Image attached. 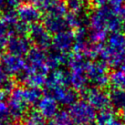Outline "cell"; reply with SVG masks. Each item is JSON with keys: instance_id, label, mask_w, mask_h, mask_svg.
<instances>
[{"instance_id": "3957f363", "label": "cell", "mask_w": 125, "mask_h": 125, "mask_svg": "<svg viewBox=\"0 0 125 125\" xmlns=\"http://www.w3.org/2000/svg\"><path fill=\"white\" fill-rule=\"evenodd\" d=\"M79 94L84 100L99 111L111 108L109 93L105 92L104 89H100L95 87H87Z\"/></svg>"}, {"instance_id": "5b68a950", "label": "cell", "mask_w": 125, "mask_h": 125, "mask_svg": "<svg viewBox=\"0 0 125 125\" xmlns=\"http://www.w3.org/2000/svg\"><path fill=\"white\" fill-rule=\"evenodd\" d=\"M28 35V39L34 47L45 51L52 45V34L45 29L42 23L37 22L30 25Z\"/></svg>"}, {"instance_id": "d4e9b609", "label": "cell", "mask_w": 125, "mask_h": 125, "mask_svg": "<svg viewBox=\"0 0 125 125\" xmlns=\"http://www.w3.org/2000/svg\"><path fill=\"white\" fill-rule=\"evenodd\" d=\"M65 4L70 12L78 13L86 10L85 3L82 0H65Z\"/></svg>"}, {"instance_id": "f546056e", "label": "cell", "mask_w": 125, "mask_h": 125, "mask_svg": "<svg viewBox=\"0 0 125 125\" xmlns=\"http://www.w3.org/2000/svg\"><path fill=\"white\" fill-rule=\"evenodd\" d=\"M116 14H117V16H119L120 18H121L122 21L125 22V5L124 6H123V5L122 6V7L117 10Z\"/></svg>"}, {"instance_id": "8992f818", "label": "cell", "mask_w": 125, "mask_h": 125, "mask_svg": "<svg viewBox=\"0 0 125 125\" xmlns=\"http://www.w3.org/2000/svg\"><path fill=\"white\" fill-rule=\"evenodd\" d=\"M45 95L52 97L62 105L70 106L78 100L79 93L70 87L60 86L51 89H45Z\"/></svg>"}, {"instance_id": "2e32d148", "label": "cell", "mask_w": 125, "mask_h": 125, "mask_svg": "<svg viewBox=\"0 0 125 125\" xmlns=\"http://www.w3.org/2000/svg\"><path fill=\"white\" fill-rule=\"evenodd\" d=\"M70 73V86L71 88L80 93L87 87L88 79L87 73H80V72H69Z\"/></svg>"}, {"instance_id": "5bb4252c", "label": "cell", "mask_w": 125, "mask_h": 125, "mask_svg": "<svg viewBox=\"0 0 125 125\" xmlns=\"http://www.w3.org/2000/svg\"><path fill=\"white\" fill-rule=\"evenodd\" d=\"M65 19L68 23L69 28L72 29L87 28V25L89 26V13L87 12L86 10L78 13H67Z\"/></svg>"}, {"instance_id": "4dcf8cb0", "label": "cell", "mask_w": 125, "mask_h": 125, "mask_svg": "<svg viewBox=\"0 0 125 125\" xmlns=\"http://www.w3.org/2000/svg\"><path fill=\"white\" fill-rule=\"evenodd\" d=\"M116 70L125 71V55H123V57L121 58V60H120L119 63H118V65H117Z\"/></svg>"}, {"instance_id": "83f0119b", "label": "cell", "mask_w": 125, "mask_h": 125, "mask_svg": "<svg viewBox=\"0 0 125 125\" xmlns=\"http://www.w3.org/2000/svg\"><path fill=\"white\" fill-rule=\"evenodd\" d=\"M10 78V77L7 75V73L5 72V70H4V67L2 65V62L0 61V88L9 81Z\"/></svg>"}, {"instance_id": "ab89813d", "label": "cell", "mask_w": 125, "mask_h": 125, "mask_svg": "<svg viewBox=\"0 0 125 125\" xmlns=\"http://www.w3.org/2000/svg\"><path fill=\"white\" fill-rule=\"evenodd\" d=\"M82 1H85V0H82Z\"/></svg>"}, {"instance_id": "e575fe53", "label": "cell", "mask_w": 125, "mask_h": 125, "mask_svg": "<svg viewBox=\"0 0 125 125\" xmlns=\"http://www.w3.org/2000/svg\"><path fill=\"white\" fill-rule=\"evenodd\" d=\"M122 120H123V123L125 124V108L122 111Z\"/></svg>"}, {"instance_id": "4fadbf2b", "label": "cell", "mask_w": 125, "mask_h": 125, "mask_svg": "<svg viewBox=\"0 0 125 125\" xmlns=\"http://www.w3.org/2000/svg\"><path fill=\"white\" fill-rule=\"evenodd\" d=\"M42 24L51 34L54 35L69 30L70 28L65 17H59V16H53L49 15H45L44 16Z\"/></svg>"}, {"instance_id": "d6a6232c", "label": "cell", "mask_w": 125, "mask_h": 125, "mask_svg": "<svg viewBox=\"0 0 125 125\" xmlns=\"http://www.w3.org/2000/svg\"><path fill=\"white\" fill-rule=\"evenodd\" d=\"M8 95L9 94H7L5 91L0 89V102H4V100L7 99Z\"/></svg>"}, {"instance_id": "f1b7e54d", "label": "cell", "mask_w": 125, "mask_h": 125, "mask_svg": "<svg viewBox=\"0 0 125 125\" xmlns=\"http://www.w3.org/2000/svg\"><path fill=\"white\" fill-rule=\"evenodd\" d=\"M123 2H124V0H110L109 6L116 13L118 10L123 6Z\"/></svg>"}, {"instance_id": "8fae6325", "label": "cell", "mask_w": 125, "mask_h": 125, "mask_svg": "<svg viewBox=\"0 0 125 125\" xmlns=\"http://www.w3.org/2000/svg\"><path fill=\"white\" fill-rule=\"evenodd\" d=\"M37 111L45 119H52L59 111L58 103L52 97L45 95L37 103Z\"/></svg>"}, {"instance_id": "e0dca14e", "label": "cell", "mask_w": 125, "mask_h": 125, "mask_svg": "<svg viewBox=\"0 0 125 125\" xmlns=\"http://www.w3.org/2000/svg\"><path fill=\"white\" fill-rule=\"evenodd\" d=\"M111 105L116 110L123 111L125 108V91L117 88H111L109 93Z\"/></svg>"}, {"instance_id": "277c9868", "label": "cell", "mask_w": 125, "mask_h": 125, "mask_svg": "<svg viewBox=\"0 0 125 125\" xmlns=\"http://www.w3.org/2000/svg\"><path fill=\"white\" fill-rule=\"evenodd\" d=\"M8 106H9L10 118L16 121L24 118V116L28 113L29 104L25 99L21 87H16L10 93Z\"/></svg>"}, {"instance_id": "30bf717a", "label": "cell", "mask_w": 125, "mask_h": 125, "mask_svg": "<svg viewBox=\"0 0 125 125\" xmlns=\"http://www.w3.org/2000/svg\"><path fill=\"white\" fill-rule=\"evenodd\" d=\"M19 21L28 25L39 22L42 18V12L31 3H22L16 9Z\"/></svg>"}, {"instance_id": "cb8c5ba5", "label": "cell", "mask_w": 125, "mask_h": 125, "mask_svg": "<svg viewBox=\"0 0 125 125\" xmlns=\"http://www.w3.org/2000/svg\"><path fill=\"white\" fill-rule=\"evenodd\" d=\"M49 125H74L68 111L62 110L59 111L58 113L51 119Z\"/></svg>"}, {"instance_id": "6da1fadb", "label": "cell", "mask_w": 125, "mask_h": 125, "mask_svg": "<svg viewBox=\"0 0 125 125\" xmlns=\"http://www.w3.org/2000/svg\"><path fill=\"white\" fill-rule=\"evenodd\" d=\"M74 125H84L96 119V110L84 99H78L69 106L68 111Z\"/></svg>"}, {"instance_id": "52a82bcc", "label": "cell", "mask_w": 125, "mask_h": 125, "mask_svg": "<svg viewBox=\"0 0 125 125\" xmlns=\"http://www.w3.org/2000/svg\"><path fill=\"white\" fill-rule=\"evenodd\" d=\"M0 61L7 75L14 76L15 78L21 75L27 68V61L23 57L8 52L1 54Z\"/></svg>"}, {"instance_id": "9c48e42d", "label": "cell", "mask_w": 125, "mask_h": 125, "mask_svg": "<svg viewBox=\"0 0 125 125\" xmlns=\"http://www.w3.org/2000/svg\"><path fill=\"white\" fill-rule=\"evenodd\" d=\"M75 44V32L66 30L64 32L55 34L52 37V45L53 50L61 53H70L73 50Z\"/></svg>"}, {"instance_id": "d590c367", "label": "cell", "mask_w": 125, "mask_h": 125, "mask_svg": "<svg viewBox=\"0 0 125 125\" xmlns=\"http://www.w3.org/2000/svg\"><path fill=\"white\" fill-rule=\"evenodd\" d=\"M84 125H97V123H96L95 121H94V122H90V123H86V124H84Z\"/></svg>"}, {"instance_id": "44dd1931", "label": "cell", "mask_w": 125, "mask_h": 125, "mask_svg": "<svg viewBox=\"0 0 125 125\" xmlns=\"http://www.w3.org/2000/svg\"><path fill=\"white\" fill-rule=\"evenodd\" d=\"M25 125H46L45 118L37 110L28 111L24 116Z\"/></svg>"}, {"instance_id": "ffe728a7", "label": "cell", "mask_w": 125, "mask_h": 125, "mask_svg": "<svg viewBox=\"0 0 125 125\" xmlns=\"http://www.w3.org/2000/svg\"><path fill=\"white\" fill-rule=\"evenodd\" d=\"M110 84L112 88L125 91V71L116 70L110 75Z\"/></svg>"}, {"instance_id": "ba28073f", "label": "cell", "mask_w": 125, "mask_h": 125, "mask_svg": "<svg viewBox=\"0 0 125 125\" xmlns=\"http://www.w3.org/2000/svg\"><path fill=\"white\" fill-rule=\"evenodd\" d=\"M32 48V43L27 36L10 35L8 40L6 50L8 53L23 57L27 56Z\"/></svg>"}, {"instance_id": "60d3db41", "label": "cell", "mask_w": 125, "mask_h": 125, "mask_svg": "<svg viewBox=\"0 0 125 125\" xmlns=\"http://www.w3.org/2000/svg\"><path fill=\"white\" fill-rule=\"evenodd\" d=\"M62 1H65V0H62Z\"/></svg>"}, {"instance_id": "7a4b0ae2", "label": "cell", "mask_w": 125, "mask_h": 125, "mask_svg": "<svg viewBox=\"0 0 125 125\" xmlns=\"http://www.w3.org/2000/svg\"><path fill=\"white\" fill-rule=\"evenodd\" d=\"M88 82L93 87L104 89L110 84V75L108 74V65L102 61L90 62L87 70Z\"/></svg>"}, {"instance_id": "4316f807", "label": "cell", "mask_w": 125, "mask_h": 125, "mask_svg": "<svg viewBox=\"0 0 125 125\" xmlns=\"http://www.w3.org/2000/svg\"><path fill=\"white\" fill-rule=\"evenodd\" d=\"M10 118V114L8 104H6L4 102H0V121L8 122Z\"/></svg>"}, {"instance_id": "7c38bea8", "label": "cell", "mask_w": 125, "mask_h": 125, "mask_svg": "<svg viewBox=\"0 0 125 125\" xmlns=\"http://www.w3.org/2000/svg\"><path fill=\"white\" fill-rule=\"evenodd\" d=\"M60 86L70 87V73L64 70H55L48 74L45 84V89H51Z\"/></svg>"}, {"instance_id": "ac0fdd59", "label": "cell", "mask_w": 125, "mask_h": 125, "mask_svg": "<svg viewBox=\"0 0 125 125\" xmlns=\"http://www.w3.org/2000/svg\"><path fill=\"white\" fill-rule=\"evenodd\" d=\"M23 95L29 104H34L40 101L42 98V91L39 87H22Z\"/></svg>"}, {"instance_id": "1f68e13d", "label": "cell", "mask_w": 125, "mask_h": 125, "mask_svg": "<svg viewBox=\"0 0 125 125\" xmlns=\"http://www.w3.org/2000/svg\"><path fill=\"white\" fill-rule=\"evenodd\" d=\"M110 0H94V4L97 7H102V6L107 5V3L109 2Z\"/></svg>"}, {"instance_id": "8d00e7d4", "label": "cell", "mask_w": 125, "mask_h": 125, "mask_svg": "<svg viewBox=\"0 0 125 125\" xmlns=\"http://www.w3.org/2000/svg\"><path fill=\"white\" fill-rule=\"evenodd\" d=\"M0 125H10L8 122H1L0 121Z\"/></svg>"}, {"instance_id": "b9f144b4", "label": "cell", "mask_w": 125, "mask_h": 125, "mask_svg": "<svg viewBox=\"0 0 125 125\" xmlns=\"http://www.w3.org/2000/svg\"><path fill=\"white\" fill-rule=\"evenodd\" d=\"M124 2H125V0H124Z\"/></svg>"}, {"instance_id": "603a6c76", "label": "cell", "mask_w": 125, "mask_h": 125, "mask_svg": "<svg viewBox=\"0 0 125 125\" xmlns=\"http://www.w3.org/2000/svg\"><path fill=\"white\" fill-rule=\"evenodd\" d=\"M88 38L91 43L94 44V45L104 44L108 38V31L90 28L88 30Z\"/></svg>"}, {"instance_id": "d6986e66", "label": "cell", "mask_w": 125, "mask_h": 125, "mask_svg": "<svg viewBox=\"0 0 125 125\" xmlns=\"http://www.w3.org/2000/svg\"><path fill=\"white\" fill-rule=\"evenodd\" d=\"M67 9L65 1L62 0H56L55 2L49 7V9L46 10V14L49 16H59V17H65L67 15Z\"/></svg>"}, {"instance_id": "74e56055", "label": "cell", "mask_w": 125, "mask_h": 125, "mask_svg": "<svg viewBox=\"0 0 125 125\" xmlns=\"http://www.w3.org/2000/svg\"><path fill=\"white\" fill-rule=\"evenodd\" d=\"M1 14H2V12H1V10H0V15H1Z\"/></svg>"}, {"instance_id": "484cf974", "label": "cell", "mask_w": 125, "mask_h": 125, "mask_svg": "<svg viewBox=\"0 0 125 125\" xmlns=\"http://www.w3.org/2000/svg\"><path fill=\"white\" fill-rule=\"evenodd\" d=\"M31 4H33L37 9L40 10L41 12H46L51 5L55 2L56 0H30Z\"/></svg>"}, {"instance_id": "836d02e7", "label": "cell", "mask_w": 125, "mask_h": 125, "mask_svg": "<svg viewBox=\"0 0 125 125\" xmlns=\"http://www.w3.org/2000/svg\"><path fill=\"white\" fill-rule=\"evenodd\" d=\"M108 125H125V124L123 123V120L118 119V118L116 117L115 119H113Z\"/></svg>"}, {"instance_id": "7402d4cb", "label": "cell", "mask_w": 125, "mask_h": 125, "mask_svg": "<svg viewBox=\"0 0 125 125\" xmlns=\"http://www.w3.org/2000/svg\"><path fill=\"white\" fill-rule=\"evenodd\" d=\"M115 118H116L115 111L111 108H107L99 111L97 113L95 122L97 125H108Z\"/></svg>"}, {"instance_id": "9a60e30c", "label": "cell", "mask_w": 125, "mask_h": 125, "mask_svg": "<svg viewBox=\"0 0 125 125\" xmlns=\"http://www.w3.org/2000/svg\"><path fill=\"white\" fill-rule=\"evenodd\" d=\"M47 52L45 50L32 47L27 55V63L28 66L33 68H41L47 67L45 64Z\"/></svg>"}, {"instance_id": "f35d334b", "label": "cell", "mask_w": 125, "mask_h": 125, "mask_svg": "<svg viewBox=\"0 0 125 125\" xmlns=\"http://www.w3.org/2000/svg\"><path fill=\"white\" fill-rule=\"evenodd\" d=\"M91 1H93V2H94V0H91Z\"/></svg>"}]
</instances>
